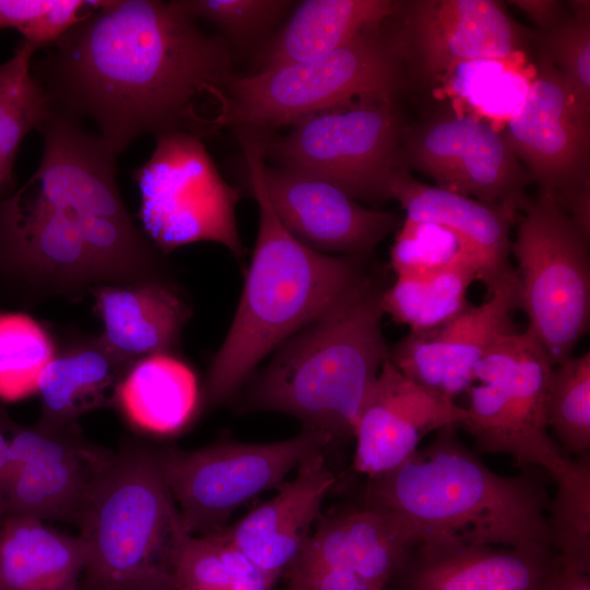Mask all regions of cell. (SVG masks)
<instances>
[{
  "label": "cell",
  "mask_w": 590,
  "mask_h": 590,
  "mask_svg": "<svg viewBox=\"0 0 590 590\" xmlns=\"http://www.w3.org/2000/svg\"><path fill=\"white\" fill-rule=\"evenodd\" d=\"M32 72L52 111L92 121L117 155L142 135L229 127L232 49L176 0H101Z\"/></svg>",
  "instance_id": "1"
},
{
  "label": "cell",
  "mask_w": 590,
  "mask_h": 590,
  "mask_svg": "<svg viewBox=\"0 0 590 590\" xmlns=\"http://www.w3.org/2000/svg\"><path fill=\"white\" fill-rule=\"evenodd\" d=\"M27 182L0 199V267L35 299H80L102 284L169 281L117 185V154L52 111Z\"/></svg>",
  "instance_id": "2"
},
{
  "label": "cell",
  "mask_w": 590,
  "mask_h": 590,
  "mask_svg": "<svg viewBox=\"0 0 590 590\" xmlns=\"http://www.w3.org/2000/svg\"><path fill=\"white\" fill-rule=\"evenodd\" d=\"M259 209V228L240 299L201 388L200 409L217 406L285 340L312 322L364 275L363 259L317 252L274 213L262 184L264 132L234 128Z\"/></svg>",
  "instance_id": "3"
},
{
  "label": "cell",
  "mask_w": 590,
  "mask_h": 590,
  "mask_svg": "<svg viewBox=\"0 0 590 590\" xmlns=\"http://www.w3.org/2000/svg\"><path fill=\"white\" fill-rule=\"evenodd\" d=\"M456 427L437 430L398 468L370 477L365 504L392 518L413 546L451 539L553 548L550 503L540 481L531 473L493 472L463 445Z\"/></svg>",
  "instance_id": "4"
},
{
  "label": "cell",
  "mask_w": 590,
  "mask_h": 590,
  "mask_svg": "<svg viewBox=\"0 0 590 590\" xmlns=\"http://www.w3.org/2000/svg\"><path fill=\"white\" fill-rule=\"evenodd\" d=\"M382 291L365 274L278 346L251 386L249 405L292 415L332 439L353 436L366 396L389 358Z\"/></svg>",
  "instance_id": "5"
},
{
  "label": "cell",
  "mask_w": 590,
  "mask_h": 590,
  "mask_svg": "<svg viewBox=\"0 0 590 590\" xmlns=\"http://www.w3.org/2000/svg\"><path fill=\"white\" fill-rule=\"evenodd\" d=\"M78 528L88 551L80 588L177 590L175 567L190 534L155 450L125 444L95 483Z\"/></svg>",
  "instance_id": "6"
},
{
  "label": "cell",
  "mask_w": 590,
  "mask_h": 590,
  "mask_svg": "<svg viewBox=\"0 0 590 590\" xmlns=\"http://www.w3.org/2000/svg\"><path fill=\"white\" fill-rule=\"evenodd\" d=\"M409 79L389 17L320 58L236 74L229 127L270 131L358 99L397 101Z\"/></svg>",
  "instance_id": "7"
},
{
  "label": "cell",
  "mask_w": 590,
  "mask_h": 590,
  "mask_svg": "<svg viewBox=\"0 0 590 590\" xmlns=\"http://www.w3.org/2000/svg\"><path fill=\"white\" fill-rule=\"evenodd\" d=\"M406 123L396 101L358 99L308 115L281 137L264 135V155L334 184L361 203L390 200L402 166Z\"/></svg>",
  "instance_id": "8"
},
{
  "label": "cell",
  "mask_w": 590,
  "mask_h": 590,
  "mask_svg": "<svg viewBox=\"0 0 590 590\" xmlns=\"http://www.w3.org/2000/svg\"><path fill=\"white\" fill-rule=\"evenodd\" d=\"M511 252L520 308L553 366L571 356L590 323L589 240L551 197L529 199L517 215Z\"/></svg>",
  "instance_id": "9"
},
{
  "label": "cell",
  "mask_w": 590,
  "mask_h": 590,
  "mask_svg": "<svg viewBox=\"0 0 590 590\" xmlns=\"http://www.w3.org/2000/svg\"><path fill=\"white\" fill-rule=\"evenodd\" d=\"M553 365L526 329L500 338L474 369L467 417L460 424L485 453H508L522 465L543 468L556 481L570 467L548 436L545 394Z\"/></svg>",
  "instance_id": "10"
},
{
  "label": "cell",
  "mask_w": 590,
  "mask_h": 590,
  "mask_svg": "<svg viewBox=\"0 0 590 590\" xmlns=\"http://www.w3.org/2000/svg\"><path fill=\"white\" fill-rule=\"evenodd\" d=\"M149 160L131 172L140 191L142 232L161 253L211 241L240 259L237 188L221 175L202 139L181 132L155 137Z\"/></svg>",
  "instance_id": "11"
},
{
  "label": "cell",
  "mask_w": 590,
  "mask_h": 590,
  "mask_svg": "<svg viewBox=\"0 0 590 590\" xmlns=\"http://www.w3.org/2000/svg\"><path fill=\"white\" fill-rule=\"evenodd\" d=\"M332 438L317 429L280 441H224L194 450H155L161 474L190 535L225 528L232 514L264 491L280 486L291 470Z\"/></svg>",
  "instance_id": "12"
},
{
  "label": "cell",
  "mask_w": 590,
  "mask_h": 590,
  "mask_svg": "<svg viewBox=\"0 0 590 590\" xmlns=\"http://www.w3.org/2000/svg\"><path fill=\"white\" fill-rule=\"evenodd\" d=\"M403 160L436 187L487 204L519 213L528 200L524 166L503 133L473 114L442 110L406 125Z\"/></svg>",
  "instance_id": "13"
},
{
  "label": "cell",
  "mask_w": 590,
  "mask_h": 590,
  "mask_svg": "<svg viewBox=\"0 0 590 590\" xmlns=\"http://www.w3.org/2000/svg\"><path fill=\"white\" fill-rule=\"evenodd\" d=\"M11 450V474L0 491L2 517L76 527L90 493L116 453L87 440L78 423L58 429L16 424Z\"/></svg>",
  "instance_id": "14"
},
{
  "label": "cell",
  "mask_w": 590,
  "mask_h": 590,
  "mask_svg": "<svg viewBox=\"0 0 590 590\" xmlns=\"http://www.w3.org/2000/svg\"><path fill=\"white\" fill-rule=\"evenodd\" d=\"M391 24L409 78L446 80L460 64L507 60L528 38L493 0L399 1Z\"/></svg>",
  "instance_id": "15"
},
{
  "label": "cell",
  "mask_w": 590,
  "mask_h": 590,
  "mask_svg": "<svg viewBox=\"0 0 590 590\" xmlns=\"http://www.w3.org/2000/svg\"><path fill=\"white\" fill-rule=\"evenodd\" d=\"M503 135L539 196L590 187V119L579 114L563 76L543 56Z\"/></svg>",
  "instance_id": "16"
},
{
  "label": "cell",
  "mask_w": 590,
  "mask_h": 590,
  "mask_svg": "<svg viewBox=\"0 0 590 590\" xmlns=\"http://www.w3.org/2000/svg\"><path fill=\"white\" fill-rule=\"evenodd\" d=\"M413 547L399 524L364 505L329 515L285 574L286 590H374L403 567Z\"/></svg>",
  "instance_id": "17"
},
{
  "label": "cell",
  "mask_w": 590,
  "mask_h": 590,
  "mask_svg": "<svg viewBox=\"0 0 590 590\" xmlns=\"http://www.w3.org/2000/svg\"><path fill=\"white\" fill-rule=\"evenodd\" d=\"M262 184L284 227L323 255L365 260L401 225L396 214L366 206L334 184L305 170L264 163Z\"/></svg>",
  "instance_id": "18"
},
{
  "label": "cell",
  "mask_w": 590,
  "mask_h": 590,
  "mask_svg": "<svg viewBox=\"0 0 590 590\" xmlns=\"http://www.w3.org/2000/svg\"><path fill=\"white\" fill-rule=\"evenodd\" d=\"M519 308L516 271L482 305L469 306L434 329L410 332L389 349V359L410 379L455 400L474 385V369L488 350L516 331L512 315Z\"/></svg>",
  "instance_id": "19"
},
{
  "label": "cell",
  "mask_w": 590,
  "mask_h": 590,
  "mask_svg": "<svg viewBox=\"0 0 590 590\" xmlns=\"http://www.w3.org/2000/svg\"><path fill=\"white\" fill-rule=\"evenodd\" d=\"M467 409L402 374L388 358L357 417L354 468L369 479L408 460L421 440L446 426L460 425Z\"/></svg>",
  "instance_id": "20"
},
{
  "label": "cell",
  "mask_w": 590,
  "mask_h": 590,
  "mask_svg": "<svg viewBox=\"0 0 590 590\" xmlns=\"http://www.w3.org/2000/svg\"><path fill=\"white\" fill-rule=\"evenodd\" d=\"M560 568L553 548L445 539L413 546L401 570L405 590H548Z\"/></svg>",
  "instance_id": "21"
},
{
  "label": "cell",
  "mask_w": 590,
  "mask_h": 590,
  "mask_svg": "<svg viewBox=\"0 0 590 590\" xmlns=\"http://www.w3.org/2000/svg\"><path fill=\"white\" fill-rule=\"evenodd\" d=\"M334 482L322 450L311 453L298 464L291 481L280 484L273 498L224 530L238 550L275 583L300 554Z\"/></svg>",
  "instance_id": "22"
},
{
  "label": "cell",
  "mask_w": 590,
  "mask_h": 590,
  "mask_svg": "<svg viewBox=\"0 0 590 590\" xmlns=\"http://www.w3.org/2000/svg\"><path fill=\"white\" fill-rule=\"evenodd\" d=\"M390 200L405 220L437 224L452 232L477 267L487 293L515 273L510 231L518 213L418 181L402 166L389 184Z\"/></svg>",
  "instance_id": "23"
},
{
  "label": "cell",
  "mask_w": 590,
  "mask_h": 590,
  "mask_svg": "<svg viewBox=\"0 0 590 590\" xmlns=\"http://www.w3.org/2000/svg\"><path fill=\"white\" fill-rule=\"evenodd\" d=\"M134 363L113 351L101 335L70 339L43 370L37 426L58 429L91 411L115 409L120 384Z\"/></svg>",
  "instance_id": "24"
},
{
  "label": "cell",
  "mask_w": 590,
  "mask_h": 590,
  "mask_svg": "<svg viewBox=\"0 0 590 590\" xmlns=\"http://www.w3.org/2000/svg\"><path fill=\"white\" fill-rule=\"evenodd\" d=\"M90 293L103 321L102 339L131 363L170 353L190 316L188 304L170 281L102 284Z\"/></svg>",
  "instance_id": "25"
},
{
  "label": "cell",
  "mask_w": 590,
  "mask_h": 590,
  "mask_svg": "<svg viewBox=\"0 0 590 590\" xmlns=\"http://www.w3.org/2000/svg\"><path fill=\"white\" fill-rule=\"evenodd\" d=\"M394 0H304L253 54L252 71L310 61L391 17Z\"/></svg>",
  "instance_id": "26"
},
{
  "label": "cell",
  "mask_w": 590,
  "mask_h": 590,
  "mask_svg": "<svg viewBox=\"0 0 590 590\" xmlns=\"http://www.w3.org/2000/svg\"><path fill=\"white\" fill-rule=\"evenodd\" d=\"M85 541L23 516L0 520V590H79Z\"/></svg>",
  "instance_id": "27"
},
{
  "label": "cell",
  "mask_w": 590,
  "mask_h": 590,
  "mask_svg": "<svg viewBox=\"0 0 590 590\" xmlns=\"http://www.w3.org/2000/svg\"><path fill=\"white\" fill-rule=\"evenodd\" d=\"M201 389L192 369L172 353L138 359L123 377L116 401L135 429L161 436L179 433L200 410Z\"/></svg>",
  "instance_id": "28"
},
{
  "label": "cell",
  "mask_w": 590,
  "mask_h": 590,
  "mask_svg": "<svg viewBox=\"0 0 590 590\" xmlns=\"http://www.w3.org/2000/svg\"><path fill=\"white\" fill-rule=\"evenodd\" d=\"M477 278V268L470 260L423 274L397 276L396 282L382 291L381 309L397 323L408 326L411 332L427 331L470 306L467 293Z\"/></svg>",
  "instance_id": "29"
},
{
  "label": "cell",
  "mask_w": 590,
  "mask_h": 590,
  "mask_svg": "<svg viewBox=\"0 0 590 590\" xmlns=\"http://www.w3.org/2000/svg\"><path fill=\"white\" fill-rule=\"evenodd\" d=\"M35 54L22 42L13 56L0 64V198L12 186L22 141L32 130H39L52 111L32 72Z\"/></svg>",
  "instance_id": "30"
},
{
  "label": "cell",
  "mask_w": 590,
  "mask_h": 590,
  "mask_svg": "<svg viewBox=\"0 0 590 590\" xmlns=\"http://www.w3.org/2000/svg\"><path fill=\"white\" fill-rule=\"evenodd\" d=\"M177 590H273L262 574L231 541L224 528L186 541L175 567Z\"/></svg>",
  "instance_id": "31"
},
{
  "label": "cell",
  "mask_w": 590,
  "mask_h": 590,
  "mask_svg": "<svg viewBox=\"0 0 590 590\" xmlns=\"http://www.w3.org/2000/svg\"><path fill=\"white\" fill-rule=\"evenodd\" d=\"M548 505L552 547L563 568L590 570V459L578 458L556 481Z\"/></svg>",
  "instance_id": "32"
},
{
  "label": "cell",
  "mask_w": 590,
  "mask_h": 590,
  "mask_svg": "<svg viewBox=\"0 0 590 590\" xmlns=\"http://www.w3.org/2000/svg\"><path fill=\"white\" fill-rule=\"evenodd\" d=\"M56 346L48 330L22 314H0V400L37 392L39 377Z\"/></svg>",
  "instance_id": "33"
},
{
  "label": "cell",
  "mask_w": 590,
  "mask_h": 590,
  "mask_svg": "<svg viewBox=\"0 0 590 590\" xmlns=\"http://www.w3.org/2000/svg\"><path fill=\"white\" fill-rule=\"evenodd\" d=\"M545 418L566 450L578 458L589 457V352L553 366L546 387Z\"/></svg>",
  "instance_id": "34"
},
{
  "label": "cell",
  "mask_w": 590,
  "mask_h": 590,
  "mask_svg": "<svg viewBox=\"0 0 590 590\" xmlns=\"http://www.w3.org/2000/svg\"><path fill=\"white\" fill-rule=\"evenodd\" d=\"M571 15L559 25L531 34L539 55L559 72L581 116L590 119V1H567Z\"/></svg>",
  "instance_id": "35"
},
{
  "label": "cell",
  "mask_w": 590,
  "mask_h": 590,
  "mask_svg": "<svg viewBox=\"0 0 590 590\" xmlns=\"http://www.w3.org/2000/svg\"><path fill=\"white\" fill-rule=\"evenodd\" d=\"M197 20L212 23L232 49L256 47L268 39L270 32L291 12L288 0H176Z\"/></svg>",
  "instance_id": "36"
},
{
  "label": "cell",
  "mask_w": 590,
  "mask_h": 590,
  "mask_svg": "<svg viewBox=\"0 0 590 590\" xmlns=\"http://www.w3.org/2000/svg\"><path fill=\"white\" fill-rule=\"evenodd\" d=\"M461 260L475 264L452 232L437 224L405 219L397 229L390 251L397 276L436 271Z\"/></svg>",
  "instance_id": "37"
},
{
  "label": "cell",
  "mask_w": 590,
  "mask_h": 590,
  "mask_svg": "<svg viewBox=\"0 0 590 590\" xmlns=\"http://www.w3.org/2000/svg\"><path fill=\"white\" fill-rule=\"evenodd\" d=\"M99 1L54 0L46 11L19 30L23 42L36 52L49 47L96 8Z\"/></svg>",
  "instance_id": "38"
},
{
  "label": "cell",
  "mask_w": 590,
  "mask_h": 590,
  "mask_svg": "<svg viewBox=\"0 0 590 590\" xmlns=\"http://www.w3.org/2000/svg\"><path fill=\"white\" fill-rule=\"evenodd\" d=\"M521 11L536 26V31L551 30L571 15L567 1L512 0L507 2Z\"/></svg>",
  "instance_id": "39"
},
{
  "label": "cell",
  "mask_w": 590,
  "mask_h": 590,
  "mask_svg": "<svg viewBox=\"0 0 590 590\" xmlns=\"http://www.w3.org/2000/svg\"><path fill=\"white\" fill-rule=\"evenodd\" d=\"M54 0H0V31L20 30L28 21L46 11Z\"/></svg>",
  "instance_id": "40"
},
{
  "label": "cell",
  "mask_w": 590,
  "mask_h": 590,
  "mask_svg": "<svg viewBox=\"0 0 590 590\" xmlns=\"http://www.w3.org/2000/svg\"><path fill=\"white\" fill-rule=\"evenodd\" d=\"M16 423L13 422L0 400V491L5 485L12 470L11 439Z\"/></svg>",
  "instance_id": "41"
},
{
  "label": "cell",
  "mask_w": 590,
  "mask_h": 590,
  "mask_svg": "<svg viewBox=\"0 0 590 590\" xmlns=\"http://www.w3.org/2000/svg\"><path fill=\"white\" fill-rule=\"evenodd\" d=\"M548 590H590L589 574L562 567Z\"/></svg>",
  "instance_id": "42"
},
{
  "label": "cell",
  "mask_w": 590,
  "mask_h": 590,
  "mask_svg": "<svg viewBox=\"0 0 590 590\" xmlns=\"http://www.w3.org/2000/svg\"><path fill=\"white\" fill-rule=\"evenodd\" d=\"M374 590H385V587H379V588H376Z\"/></svg>",
  "instance_id": "43"
},
{
  "label": "cell",
  "mask_w": 590,
  "mask_h": 590,
  "mask_svg": "<svg viewBox=\"0 0 590 590\" xmlns=\"http://www.w3.org/2000/svg\"><path fill=\"white\" fill-rule=\"evenodd\" d=\"M1 518H2V514H1V511H0V520H1Z\"/></svg>",
  "instance_id": "44"
}]
</instances>
